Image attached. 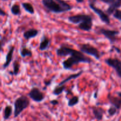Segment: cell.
Segmentation results:
<instances>
[{
    "mask_svg": "<svg viewBox=\"0 0 121 121\" xmlns=\"http://www.w3.org/2000/svg\"><path fill=\"white\" fill-rule=\"evenodd\" d=\"M112 15H113V17L114 18L121 21V9H116Z\"/></svg>",
    "mask_w": 121,
    "mask_h": 121,
    "instance_id": "cell-25",
    "label": "cell"
},
{
    "mask_svg": "<svg viewBox=\"0 0 121 121\" xmlns=\"http://www.w3.org/2000/svg\"><path fill=\"white\" fill-rule=\"evenodd\" d=\"M52 81H53V79H51V80H47V81H45L44 84H45V86H46V87H47V86H50V85L52 84Z\"/></svg>",
    "mask_w": 121,
    "mask_h": 121,
    "instance_id": "cell-29",
    "label": "cell"
},
{
    "mask_svg": "<svg viewBox=\"0 0 121 121\" xmlns=\"http://www.w3.org/2000/svg\"><path fill=\"white\" fill-rule=\"evenodd\" d=\"M11 12L14 15H20L21 14V10L20 5L17 4H13L11 7Z\"/></svg>",
    "mask_w": 121,
    "mask_h": 121,
    "instance_id": "cell-20",
    "label": "cell"
},
{
    "mask_svg": "<svg viewBox=\"0 0 121 121\" xmlns=\"http://www.w3.org/2000/svg\"><path fill=\"white\" fill-rule=\"evenodd\" d=\"M13 114V108L11 105H7L4 110L3 118L4 120H8Z\"/></svg>",
    "mask_w": 121,
    "mask_h": 121,
    "instance_id": "cell-18",
    "label": "cell"
},
{
    "mask_svg": "<svg viewBox=\"0 0 121 121\" xmlns=\"http://www.w3.org/2000/svg\"><path fill=\"white\" fill-rule=\"evenodd\" d=\"M96 33L104 35L105 38L109 40L111 44H113L117 40V36L119 34V31L115 30L106 29L102 27H98L96 30Z\"/></svg>",
    "mask_w": 121,
    "mask_h": 121,
    "instance_id": "cell-6",
    "label": "cell"
},
{
    "mask_svg": "<svg viewBox=\"0 0 121 121\" xmlns=\"http://www.w3.org/2000/svg\"><path fill=\"white\" fill-rule=\"evenodd\" d=\"M105 63L115 70L117 76L121 79V60L118 58H107Z\"/></svg>",
    "mask_w": 121,
    "mask_h": 121,
    "instance_id": "cell-8",
    "label": "cell"
},
{
    "mask_svg": "<svg viewBox=\"0 0 121 121\" xmlns=\"http://www.w3.org/2000/svg\"><path fill=\"white\" fill-rule=\"evenodd\" d=\"M3 46V43H2V41L1 40H0V52L2 50V47Z\"/></svg>",
    "mask_w": 121,
    "mask_h": 121,
    "instance_id": "cell-31",
    "label": "cell"
},
{
    "mask_svg": "<svg viewBox=\"0 0 121 121\" xmlns=\"http://www.w3.org/2000/svg\"><path fill=\"white\" fill-rule=\"evenodd\" d=\"M7 14L6 13V12L4 10H3V9L0 7V16L5 17V16H7Z\"/></svg>",
    "mask_w": 121,
    "mask_h": 121,
    "instance_id": "cell-27",
    "label": "cell"
},
{
    "mask_svg": "<svg viewBox=\"0 0 121 121\" xmlns=\"http://www.w3.org/2000/svg\"><path fill=\"white\" fill-rule=\"evenodd\" d=\"M84 1H85V0H76V1L78 3H82V2H84Z\"/></svg>",
    "mask_w": 121,
    "mask_h": 121,
    "instance_id": "cell-32",
    "label": "cell"
},
{
    "mask_svg": "<svg viewBox=\"0 0 121 121\" xmlns=\"http://www.w3.org/2000/svg\"><path fill=\"white\" fill-rule=\"evenodd\" d=\"M14 50H15V47L14 46H11L9 47L8 53H7V55H6L5 61L3 64V66H2L4 69L7 68L9 66L11 63L13 59V54H14Z\"/></svg>",
    "mask_w": 121,
    "mask_h": 121,
    "instance_id": "cell-10",
    "label": "cell"
},
{
    "mask_svg": "<svg viewBox=\"0 0 121 121\" xmlns=\"http://www.w3.org/2000/svg\"><path fill=\"white\" fill-rule=\"evenodd\" d=\"M39 33V30L35 28H30L23 33V37L26 40H29L31 39L35 38Z\"/></svg>",
    "mask_w": 121,
    "mask_h": 121,
    "instance_id": "cell-15",
    "label": "cell"
},
{
    "mask_svg": "<svg viewBox=\"0 0 121 121\" xmlns=\"http://www.w3.org/2000/svg\"><path fill=\"white\" fill-rule=\"evenodd\" d=\"M117 93V95H118V97H119V98L121 99V92H118Z\"/></svg>",
    "mask_w": 121,
    "mask_h": 121,
    "instance_id": "cell-33",
    "label": "cell"
},
{
    "mask_svg": "<svg viewBox=\"0 0 121 121\" xmlns=\"http://www.w3.org/2000/svg\"><path fill=\"white\" fill-rule=\"evenodd\" d=\"M50 103L52 105H54V106H56V105L59 104V101H58L57 100H56V99H54V100H50Z\"/></svg>",
    "mask_w": 121,
    "mask_h": 121,
    "instance_id": "cell-28",
    "label": "cell"
},
{
    "mask_svg": "<svg viewBox=\"0 0 121 121\" xmlns=\"http://www.w3.org/2000/svg\"><path fill=\"white\" fill-rule=\"evenodd\" d=\"M94 98H95V99H97V98H98V93H97V92H96V93H95Z\"/></svg>",
    "mask_w": 121,
    "mask_h": 121,
    "instance_id": "cell-34",
    "label": "cell"
},
{
    "mask_svg": "<svg viewBox=\"0 0 121 121\" xmlns=\"http://www.w3.org/2000/svg\"><path fill=\"white\" fill-rule=\"evenodd\" d=\"M66 89V86L65 85H61V86H57L53 91V94L56 96H59L63 93Z\"/></svg>",
    "mask_w": 121,
    "mask_h": 121,
    "instance_id": "cell-21",
    "label": "cell"
},
{
    "mask_svg": "<svg viewBox=\"0 0 121 121\" xmlns=\"http://www.w3.org/2000/svg\"><path fill=\"white\" fill-rule=\"evenodd\" d=\"M79 102V98L77 96H73L72 98H70L68 100V102H67V105L69 107H73V106H76V105H78Z\"/></svg>",
    "mask_w": 121,
    "mask_h": 121,
    "instance_id": "cell-22",
    "label": "cell"
},
{
    "mask_svg": "<svg viewBox=\"0 0 121 121\" xmlns=\"http://www.w3.org/2000/svg\"><path fill=\"white\" fill-rule=\"evenodd\" d=\"M20 53L22 58H24L26 57H31L33 55L31 50L30 48L26 47L25 46H22L21 48H20Z\"/></svg>",
    "mask_w": 121,
    "mask_h": 121,
    "instance_id": "cell-17",
    "label": "cell"
},
{
    "mask_svg": "<svg viewBox=\"0 0 121 121\" xmlns=\"http://www.w3.org/2000/svg\"><path fill=\"white\" fill-rule=\"evenodd\" d=\"M92 109L95 119L98 121L102 120L104 115L105 113V109L102 108L98 106H93Z\"/></svg>",
    "mask_w": 121,
    "mask_h": 121,
    "instance_id": "cell-11",
    "label": "cell"
},
{
    "mask_svg": "<svg viewBox=\"0 0 121 121\" xmlns=\"http://www.w3.org/2000/svg\"><path fill=\"white\" fill-rule=\"evenodd\" d=\"M69 22L78 24V28L82 31H90L93 27V18L88 14H79L71 15L67 18Z\"/></svg>",
    "mask_w": 121,
    "mask_h": 121,
    "instance_id": "cell-3",
    "label": "cell"
},
{
    "mask_svg": "<svg viewBox=\"0 0 121 121\" xmlns=\"http://www.w3.org/2000/svg\"><path fill=\"white\" fill-rule=\"evenodd\" d=\"M78 47L82 53L87 55L92 56L96 60H99L101 57V53H100L99 50L90 44H80L78 45Z\"/></svg>",
    "mask_w": 121,
    "mask_h": 121,
    "instance_id": "cell-5",
    "label": "cell"
},
{
    "mask_svg": "<svg viewBox=\"0 0 121 121\" xmlns=\"http://www.w3.org/2000/svg\"><path fill=\"white\" fill-rule=\"evenodd\" d=\"M100 1L102 2H104V3L106 4L110 5L112 3H113L115 0H100Z\"/></svg>",
    "mask_w": 121,
    "mask_h": 121,
    "instance_id": "cell-26",
    "label": "cell"
},
{
    "mask_svg": "<svg viewBox=\"0 0 121 121\" xmlns=\"http://www.w3.org/2000/svg\"><path fill=\"white\" fill-rule=\"evenodd\" d=\"M20 70V63L17 61L15 60L13 63V75L17 76Z\"/></svg>",
    "mask_w": 121,
    "mask_h": 121,
    "instance_id": "cell-23",
    "label": "cell"
},
{
    "mask_svg": "<svg viewBox=\"0 0 121 121\" xmlns=\"http://www.w3.org/2000/svg\"><path fill=\"white\" fill-rule=\"evenodd\" d=\"M83 70H80V72H79L78 73H74V74H70V75L67 78H65V79H64L63 80H62L61 82L59 83V84L58 85H59V86H61V85H65V83H66L67 82H68L70 81V80H73V79H77V78H78L79 77H80V76H81L82 74H83Z\"/></svg>",
    "mask_w": 121,
    "mask_h": 121,
    "instance_id": "cell-16",
    "label": "cell"
},
{
    "mask_svg": "<svg viewBox=\"0 0 121 121\" xmlns=\"http://www.w3.org/2000/svg\"><path fill=\"white\" fill-rule=\"evenodd\" d=\"M28 96L33 101L37 103L41 102L45 98L44 93L37 87H32L31 89L28 92Z\"/></svg>",
    "mask_w": 121,
    "mask_h": 121,
    "instance_id": "cell-9",
    "label": "cell"
},
{
    "mask_svg": "<svg viewBox=\"0 0 121 121\" xmlns=\"http://www.w3.org/2000/svg\"><path fill=\"white\" fill-rule=\"evenodd\" d=\"M41 3L47 11L55 14L66 13L73 9V6L64 0H42Z\"/></svg>",
    "mask_w": 121,
    "mask_h": 121,
    "instance_id": "cell-2",
    "label": "cell"
},
{
    "mask_svg": "<svg viewBox=\"0 0 121 121\" xmlns=\"http://www.w3.org/2000/svg\"><path fill=\"white\" fill-rule=\"evenodd\" d=\"M51 43V40L46 36L45 34H43L42 38L40 41V45H39V49L40 51H44L48 49Z\"/></svg>",
    "mask_w": 121,
    "mask_h": 121,
    "instance_id": "cell-12",
    "label": "cell"
},
{
    "mask_svg": "<svg viewBox=\"0 0 121 121\" xmlns=\"http://www.w3.org/2000/svg\"><path fill=\"white\" fill-rule=\"evenodd\" d=\"M108 99L109 102L112 106L117 108V109L119 110L121 108V99L120 98L115 97L114 96L111 95V94H108Z\"/></svg>",
    "mask_w": 121,
    "mask_h": 121,
    "instance_id": "cell-14",
    "label": "cell"
},
{
    "mask_svg": "<svg viewBox=\"0 0 121 121\" xmlns=\"http://www.w3.org/2000/svg\"><path fill=\"white\" fill-rule=\"evenodd\" d=\"M21 5H22V8L24 9V10L29 14H34L35 13V10H34L33 5L31 4L29 2H22L21 3Z\"/></svg>",
    "mask_w": 121,
    "mask_h": 121,
    "instance_id": "cell-19",
    "label": "cell"
},
{
    "mask_svg": "<svg viewBox=\"0 0 121 121\" xmlns=\"http://www.w3.org/2000/svg\"><path fill=\"white\" fill-rule=\"evenodd\" d=\"M56 53L59 57L70 56L68 59L62 62L63 67L65 70H71L73 66L78 65L80 63L90 64L93 62L92 59L85 56L81 51L76 50L66 45L61 44L57 48Z\"/></svg>",
    "mask_w": 121,
    "mask_h": 121,
    "instance_id": "cell-1",
    "label": "cell"
},
{
    "mask_svg": "<svg viewBox=\"0 0 121 121\" xmlns=\"http://www.w3.org/2000/svg\"><path fill=\"white\" fill-rule=\"evenodd\" d=\"M117 111H118V109H117V108L112 105L108 110V113L109 117H113L117 113Z\"/></svg>",
    "mask_w": 121,
    "mask_h": 121,
    "instance_id": "cell-24",
    "label": "cell"
},
{
    "mask_svg": "<svg viewBox=\"0 0 121 121\" xmlns=\"http://www.w3.org/2000/svg\"><path fill=\"white\" fill-rule=\"evenodd\" d=\"M120 7H121V0H115L113 3L109 5L105 12L109 15H112L115 11L117 9H119Z\"/></svg>",
    "mask_w": 121,
    "mask_h": 121,
    "instance_id": "cell-13",
    "label": "cell"
},
{
    "mask_svg": "<svg viewBox=\"0 0 121 121\" xmlns=\"http://www.w3.org/2000/svg\"><path fill=\"white\" fill-rule=\"evenodd\" d=\"M30 104L29 99L26 96L22 95L15 99L14 103V117H19L20 114L29 106Z\"/></svg>",
    "mask_w": 121,
    "mask_h": 121,
    "instance_id": "cell-4",
    "label": "cell"
},
{
    "mask_svg": "<svg viewBox=\"0 0 121 121\" xmlns=\"http://www.w3.org/2000/svg\"><path fill=\"white\" fill-rule=\"evenodd\" d=\"M112 49L115 50V51H116V52H117L118 53H120L121 52L120 48H118V47H115V46H112Z\"/></svg>",
    "mask_w": 121,
    "mask_h": 121,
    "instance_id": "cell-30",
    "label": "cell"
},
{
    "mask_svg": "<svg viewBox=\"0 0 121 121\" xmlns=\"http://www.w3.org/2000/svg\"><path fill=\"white\" fill-rule=\"evenodd\" d=\"M93 1L94 0H93V1H91V0L89 1V8L99 17L100 20L102 21V22H103L104 23L106 24L107 25L110 24V23H111V19H110L109 15L106 12L104 11L102 9L96 7L95 4V2Z\"/></svg>",
    "mask_w": 121,
    "mask_h": 121,
    "instance_id": "cell-7",
    "label": "cell"
}]
</instances>
